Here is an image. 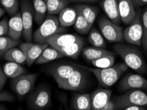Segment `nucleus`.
Here are the masks:
<instances>
[{
    "label": "nucleus",
    "instance_id": "nucleus-37",
    "mask_svg": "<svg viewBox=\"0 0 147 110\" xmlns=\"http://www.w3.org/2000/svg\"><path fill=\"white\" fill-rule=\"evenodd\" d=\"M118 107L117 106V104L114 102L113 100H110L108 101L107 103L105 104L101 110H117Z\"/></svg>",
    "mask_w": 147,
    "mask_h": 110
},
{
    "label": "nucleus",
    "instance_id": "nucleus-41",
    "mask_svg": "<svg viewBox=\"0 0 147 110\" xmlns=\"http://www.w3.org/2000/svg\"><path fill=\"white\" fill-rule=\"evenodd\" d=\"M99 1H101V0H69V1H70V3H95Z\"/></svg>",
    "mask_w": 147,
    "mask_h": 110
},
{
    "label": "nucleus",
    "instance_id": "nucleus-3",
    "mask_svg": "<svg viewBox=\"0 0 147 110\" xmlns=\"http://www.w3.org/2000/svg\"><path fill=\"white\" fill-rule=\"evenodd\" d=\"M65 32V27H60L57 17L47 14L39 27L34 31L33 39L35 43L45 44L50 37L56 34L64 33Z\"/></svg>",
    "mask_w": 147,
    "mask_h": 110
},
{
    "label": "nucleus",
    "instance_id": "nucleus-30",
    "mask_svg": "<svg viewBox=\"0 0 147 110\" xmlns=\"http://www.w3.org/2000/svg\"><path fill=\"white\" fill-rule=\"evenodd\" d=\"M74 25L76 31L81 34H88L91 29V27H90L89 23H88L87 20L78 10L77 19Z\"/></svg>",
    "mask_w": 147,
    "mask_h": 110
},
{
    "label": "nucleus",
    "instance_id": "nucleus-36",
    "mask_svg": "<svg viewBox=\"0 0 147 110\" xmlns=\"http://www.w3.org/2000/svg\"><path fill=\"white\" fill-rule=\"evenodd\" d=\"M8 32V20L3 19L0 21V36H3L7 34Z\"/></svg>",
    "mask_w": 147,
    "mask_h": 110
},
{
    "label": "nucleus",
    "instance_id": "nucleus-19",
    "mask_svg": "<svg viewBox=\"0 0 147 110\" xmlns=\"http://www.w3.org/2000/svg\"><path fill=\"white\" fill-rule=\"evenodd\" d=\"M84 46V41L83 38L76 41L72 44L67 45V46L60 47L57 49L60 53H62L64 56L72 58L74 59H76L78 57L80 53H81L82 49Z\"/></svg>",
    "mask_w": 147,
    "mask_h": 110
},
{
    "label": "nucleus",
    "instance_id": "nucleus-39",
    "mask_svg": "<svg viewBox=\"0 0 147 110\" xmlns=\"http://www.w3.org/2000/svg\"><path fill=\"white\" fill-rule=\"evenodd\" d=\"M135 9H139L140 7L147 5V0H131Z\"/></svg>",
    "mask_w": 147,
    "mask_h": 110
},
{
    "label": "nucleus",
    "instance_id": "nucleus-20",
    "mask_svg": "<svg viewBox=\"0 0 147 110\" xmlns=\"http://www.w3.org/2000/svg\"><path fill=\"white\" fill-rule=\"evenodd\" d=\"M78 16V10L75 7H67L59 13L58 21L60 26L68 27L74 25Z\"/></svg>",
    "mask_w": 147,
    "mask_h": 110
},
{
    "label": "nucleus",
    "instance_id": "nucleus-10",
    "mask_svg": "<svg viewBox=\"0 0 147 110\" xmlns=\"http://www.w3.org/2000/svg\"><path fill=\"white\" fill-rule=\"evenodd\" d=\"M79 66L80 65L69 62H59L49 65L47 72L58 85L68 78Z\"/></svg>",
    "mask_w": 147,
    "mask_h": 110
},
{
    "label": "nucleus",
    "instance_id": "nucleus-1",
    "mask_svg": "<svg viewBox=\"0 0 147 110\" xmlns=\"http://www.w3.org/2000/svg\"><path fill=\"white\" fill-rule=\"evenodd\" d=\"M113 49L129 67L140 74L146 73L147 65L142 51L137 46L117 42L113 46Z\"/></svg>",
    "mask_w": 147,
    "mask_h": 110
},
{
    "label": "nucleus",
    "instance_id": "nucleus-21",
    "mask_svg": "<svg viewBox=\"0 0 147 110\" xmlns=\"http://www.w3.org/2000/svg\"><path fill=\"white\" fill-rule=\"evenodd\" d=\"M81 53L82 57L90 62L104 55H115V53L113 52V51L94 46L83 47Z\"/></svg>",
    "mask_w": 147,
    "mask_h": 110
},
{
    "label": "nucleus",
    "instance_id": "nucleus-28",
    "mask_svg": "<svg viewBox=\"0 0 147 110\" xmlns=\"http://www.w3.org/2000/svg\"><path fill=\"white\" fill-rule=\"evenodd\" d=\"M3 59L7 61L16 62L23 64L26 62V56L23 51L19 48L14 47L9 49L3 54Z\"/></svg>",
    "mask_w": 147,
    "mask_h": 110
},
{
    "label": "nucleus",
    "instance_id": "nucleus-12",
    "mask_svg": "<svg viewBox=\"0 0 147 110\" xmlns=\"http://www.w3.org/2000/svg\"><path fill=\"white\" fill-rule=\"evenodd\" d=\"M133 89L147 91V79L139 74L127 73L121 80L119 90L121 92H125Z\"/></svg>",
    "mask_w": 147,
    "mask_h": 110
},
{
    "label": "nucleus",
    "instance_id": "nucleus-25",
    "mask_svg": "<svg viewBox=\"0 0 147 110\" xmlns=\"http://www.w3.org/2000/svg\"><path fill=\"white\" fill-rule=\"evenodd\" d=\"M3 70L6 77L11 79L16 78L27 73V70L21 66V64L12 61H8L4 65Z\"/></svg>",
    "mask_w": 147,
    "mask_h": 110
},
{
    "label": "nucleus",
    "instance_id": "nucleus-33",
    "mask_svg": "<svg viewBox=\"0 0 147 110\" xmlns=\"http://www.w3.org/2000/svg\"><path fill=\"white\" fill-rule=\"evenodd\" d=\"M140 21L143 30L141 47L144 53L147 55V7L140 11Z\"/></svg>",
    "mask_w": 147,
    "mask_h": 110
},
{
    "label": "nucleus",
    "instance_id": "nucleus-24",
    "mask_svg": "<svg viewBox=\"0 0 147 110\" xmlns=\"http://www.w3.org/2000/svg\"><path fill=\"white\" fill-rule=\"evenodd\" d=\"M72 107L77 110H91V94H77L73 98Z\"/></svg>",
    "mask_w": 147,
    "mask_h": 110
},
{
    "label": "nucleus",
    "instance_id": "nucleus-14",
    "mask_svg": "<svg viewBox=\"0 0 147 110\" xmlns=\"http://www.w3.org/2000/svg\"><path fill=\"white\" fill-rule=\"evenodd\" d=\"M111 90L108 88H98L91 94L92 109L101 110L111 99Z\"/></svg>",
    "mask_w": 147,
    "mask_h": 110
},
{
    "label": "nucleus",
    "instance_id": "nucleus-38",
    "mask_svg": "<svg viewBox=\"0 0 147 110\" xmlns=\"http://www.w3.org/2000/svg\"><path fill=\"white\" fill-rule=\"evenodd\" d=\"M6 81H7V77L3 72V68H1L0 66V90H3Z\"/></svg>",
    "mask_w": 147,
    "mask_h": 110
},
{
    "label": "nucleus",
    "instance_id": "nucleus-15",
    "mask_svg": "<svg viewBox=\"0 0 147 110\" xmlns=\"http://www.w3.org/2000/svg\"><path fill=\"white\" fill-rule=\"evenodd\" d=\"M119 11L121 22L129 25L135 18L137 11L131 0H118Z\"/></svg>",
    "mask_w": 147,
    "mask_h": 110
},
{
    "label": "nucleus",
    "instance_id": "nucleus-16",
    "mask_svg": "<svg viewBox=\"0 0 147 110\" xmlns=\"http://www.w3.org/2000/svg\"><path fill=\"white\" fill-rule=\"evenodd\" d=\"M80 38V36L76 34L58 33L50 37L47 40L46 43L49 44V46L56 49H58L61 47L72 44Z\"/></svg>",
    "mask_w": 147,
    "mask_h": 110
},
{
    "label": "nucleus",
    "instance_id": "nucleus-27",
    "mask_svg": "<svg viewBox=\"0 0 147 110\" xmlns=\"http://www.w3.org/2000/svg\"><path fill=\"white\" fill-rule=\"evenodd\" d=\"M34 11V19L36 25H40L44 21L47 14V9L45 0H32Z\"/></svg>",
    "mask_w": 147,
    "mask_h": 110
},
{
    "label": "nucleus",
    "instance_id": "nucleus-17",
    "mask_svg": "<svg viewBox=\"0 0 147 110\" xmlns=\"http://www.w3.org/2000/svg\"><path fill=\"white\" fill-rule=\"evenodd\" d=\"M100 5L108 19L117 25H120L121 20L119 11L118 0H101Z\"/></svg>",
    "mask_w": 147,
    "mask_h": 110
},
{
    "label": "nucleus",
    "instance_id": "nucleus-40",
    "mask_svg": "<svg viewBox=\"0 0 147 110\" xmlns=\"http://www.w3.org/2000/svg\"><path fill=\"white\" fill-rule=\"evenodd\" d=\"M147 108L145 107L140 106V105H129V106L125 107L122 110H146Z\"/></svg>",
    "mask_w": 147,
    "mask_h": 110
},
{
    "label": "nucleus",
    "instance_id": "nucleus-7",
    "mask_svg": "<svg viewBox=\"0 0 147 110\" xmlns=\"http://www.w3.org/2000/svg\"><path fill=\"white\" fill-rule=\"evenodd\" d=\"M27 102L28 106L31 109H48L52 104L51 91L47 87H38L29 95Z\"/></svg>",
    "mask_w": 147,
    "mask_h": 110
},
{
    "label": "nucleus",
    "instance_id": "nucleus-32",
    "mask_svg": "<svg viewBox=\"0 0 147 110\" xmlns=\"http://www.w3.org/2000/svg\"><path fill=\"white\" fill-rule=\"evenodd\" d=\"M0 4L11 17H13L19 12L20 4L18 0H0Z\"/></svg>",
    "mask_w": 147,
    "mask_h": 110
},
{
    "label": "nucleus",
    "instance_id": "nucleus-11",
    "mask_svg": "<svg viewBox=\"0 0 147 110\" xmlns=\"http://www.w3.org/2000/svg\"><path fill=\"white\" fill-rule=\"evenodd\" d=\"M36 79V74H24L13 78L11 81L12 89L17 96L23 97L33 89Z\"/></svg>",
    "mask_w": 147,
    "mask_h": 110
},
{
    "label": "nucleus",
    "instance_id": "nucleus-18",
    "mask_svg": "<svg viewBox=\"0 0 147 110\" xmlns=\"http://www.w3.org/2000/svg\"><path fill=\"white\" fill-rule=\"evenodd\" d=\"M23 25L21 12L11 17L8 21L7 35L14 40H19L23 35Z\"/></svg>",
    "mask_w": 147,
    "mask_h": 110
},
{
    "label": "nucleus",
    "instance_id": "nucleus-4",
    "mask_svg": "<svg viewBox=\"0 0 147 110\" xmlns=\"http://www.w3.org/2000/svg\"><path fill=\"white\" fill-rule=\"evenodd\" d=\"M90 71L85 66L80 65L68 78L58 84V87L62 89L72 91H80L87 87L89 81Z\"/></svg>",
    "mask_w": 147,
    "mask_h": 110
},
{
    "label": "nucleus",
    "instance_id": "nucleus-13",
    "mask_svg": "<svg viewBox=\"0 0 147 110\" xmlns=\"http://www.w3.org/2000/svg\"><path fill=\"white\" fill-rule=\"evenodd\" d=\"M49 46V44H38V43H33L26 42L21 43L19 44V47L26 56V63L28 66H31L34 63H35L36 59L39 57L40 53L42 51Z\"/></svg>",
    "mask_w": 147,
    "mask_h": 110
},
{
    "label": "nucleus",
    "instance_id": "nucleus-31",
    "mask_svg": "<svg viewBox=\"0 0 147 110\" xmlns=\"http://www.w3.org/2000/svg\"><path fill=\"white\" fill-rule=\"evenodd\" d=\"M115 55H107L102 56V57L98 58V59H94L91 61L93 66L95 68H107L114 65L115 61Z\"/></svg>",
    "mask_w": 147,
    "mask_h": 110
},
{
    "label": "nucleus",
    "instance_id": "nucleus-9",
    "mask_svg": "<svg viewBox=\"0 0 147 110\" xmlns=\"http://www.w3.org/2000/svg\"><path fill=\"white\" fill-rule=\"evenodd\" d=\"M21 13L23 25V35L26 42L33 40V26L34 19V11L30 0H22L21 3Z\"/></svg>",
    "mask_w": 147,
    "mask_h": 110
},
{
    "label": "nucleus",
    "instance_id": "nucleus-26",
    "mask_svg": "<svg viewBox=\"0 0 147 110\" xmlns=\"http://www.w3.org/2000/svg\"><path fill=\"white\" fill-rule=\"evenodd\" d=\"M47 13L49 15H59L64 8L70 3L69 0H45Z\"/></svg>",
    "mask_w": 147,
    "mask_h": 110
},
{
    "label": "nucleus",
    "instance_id": "nucleus-6",
    "mask_svg": "<svg viewBox=\"0 0 147 110\" xmlns=\"http://www.w3.org/2000/svg\"><path fill=\"white\" fill-rule=\"evenodd\" d=\"M140 11L141 10L138 9L135 18L134 20L123 30V40L128 44H133L138 47L141 46L143 30L141 21H140Z\"/></svg>",
    "mask_w": 147,
    "mask_h": 110
},
{
    "label": "nucleus",
    "instance_id": "nucleus-29",
    "mask_svg": "<svg viewBox=\"0 0 147 110\" xmlns=\"http://www.w3.org/2000/svg\"><path fill=\"white\" fill-rule=\"evenodd\" d=\"M88 41L92 46L105 49L107 46L104 37L97 28H91L88 34Z\"/></svg>",
    "mask_w": 147,
    "mask_h": 110
},
{
    "label": "nucleus",
    "instance_id": "nucleus-42",
    "mask_svg": "<svg viewBox=\"0 0 147 110\" xmlns=\"http://www.w3.org/2000/svg\"><path fill=\"white\" fill-rule=\"evenodd\" d=\"M5 10L3 8L0 7V18H1L4 14H5Z\"/></svg>",
    "mask_w": 147,
    "mask_h": 110
},
{
    "label": "nucleus",
    "instance_id": "nucleus-35",
    "mask_svg": "<svg viewBox=\"0 0 147 110\" xmlns=\"http://www.w3.org/2000/svg\"><path fill=\"white\" fill-rule=\"evenodd\" d=\"M15 97L8 91L0 90V102H14Z\"/></svg>",
    "mask_w": 147,
    "mask_h": 110
},
{
    "label": "nucleus",
    "instance_id": "nucleus-2",
    "mask_svg": "<svg viewBox=\"0 0 147 110\" xmlns=\"http://www.w3.org/2000/svg\"><path fill=\"white\" fill-rule=\"evenodd\" d=\"M86 68L92 73L102 87L109 88L117 83L125 72L129 69V67L125 63H119L107 68Z\"/></svg>",
    "mask_w": 147,
    "mask_h": 110
},
{
    "label": "nucleus",
    "instance_id": "nucleus-5",
    "mask_svg": "<svg viewBox=\"0 0 147 110\" xmlns=\"http://www.w3.org/2000/svg\"><path fill=\"white\" fill-rule=\"evenodd\" d=\"M113 101L118 109H123L131 105H138L147 108V94L142 90L133 89L125 91L124 94L114 97Z\"/></svg>",
    "mask_w": 147,
    "mask_h": 110
},
{
    "label": "nucleus",
    "instance_id": "nucleus-23",
    "mask_svg": "<svg viewBox=\"0 0 147 110\" xmlns=\"http://www.w3.org/2000/svg\"><path fill=\"white\" fill-rule=\"evenodd\" d=\"M63 57H64V55L60 53L58 49L52 46L49 47V46L40 53L39 57L35 61V63L36 65L47 63L50 61L60 59Z\"/></svg>",
    "mask_w": 147,
    "mask_h": 110
},
{
    "label": "nucleus",
    "instance_id": "nucleus-22",
    "mask_svg": "<svg viewBox=\"0 0 147 110\" xmlns=\"http://www.w3.org/2000/svg\"><path fill=\"white\" fill-rule=\"evenodd\" d=\"M75 7L82 13V14L89 23L90 27L92 28L97 17H98L99 9L95 6L90 5L88 4L83 3H79V4H77L75 6Z\"/></svg>",
    "mask_w": 147,
    "mask_h": 110
},
{
    "label": "nucleus",
    "instance_id": "nucleus-34",
    "mask_svg": "<svg viewBox=\"0 0 147 110\" xmlns=\"http://www.w3.org/2000/svg\"><path fill=\"white\" fill-rule=\"evenodd\" d=\"M19 44V40H14L9 36H0V56H3V54L9 49L16 47Z\"/></svg>",
    "mask_w": 147,
    "mask_h": 110
},
{
    "label": "nucleus",
    "instance_id": "nucleus-8",
    "mask_svg": "<svg viewBox=\"0 0 147 110\" xmlns=\"http://www.w3.org/2000/svg\"><path fill=\"white\" fill-rule=\"evenodd\" d=\"M98 26L103 37L109 42L117 43L123 41L122 28L109 19L101 16L98 20Z\"/></svg>",
    "mask_w": 147,
    "mask_h": 110
}]
</instances>
